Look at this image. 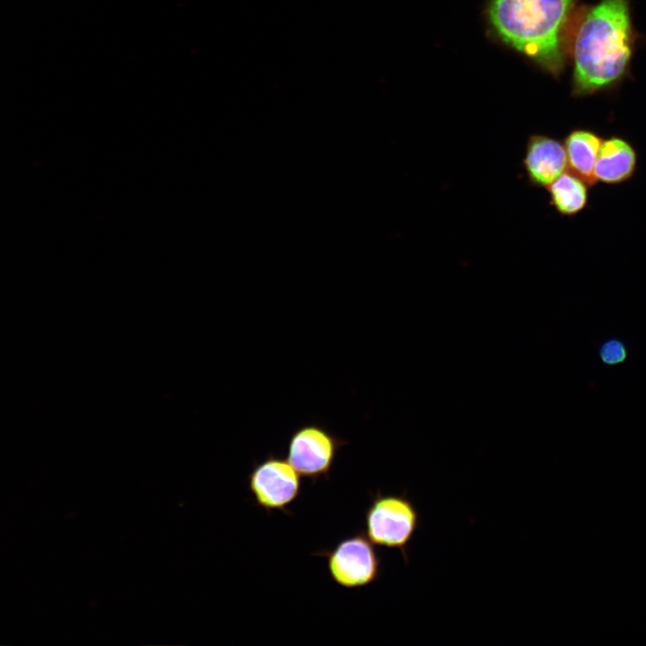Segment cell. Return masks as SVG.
Segmentation results:
<instances>
[{
    "label": "cell",
    "instance_id": "obj_1",
    "mask_svg": "<svg viewBox=\"0 0 646 646\" xmlns=\"http://www.w3.org/2000/svg\"><path fill=\"white\" fill-rule=\"evenodd\" d=\"M636 35L629 0H601L586 13L573 47V94L615 86L625 75Z\"/></svg>",
    "mask_w": 646,
    "mask_h": 646
},
{
    "label": "cell",
    "instance_id": "obj_2",
    "mask_svg": "<svg viewBox=\"0 0 646 646\" xmlns=\"http://www.w3.org/2000/svg\"><path fill=\"white\" fill-rule=\"evenodd\" d=\"M575 0H491L489 19L504 42L558 74L561 34Z\"/></svg>",
    "mask_w": 646,
    "mask_h": 646
},
{
    "label": "cell",
    "instance_id": "obj_3",
    "mask_svg": "<svg viewBox=\"0 0 646 646\" xmlns=\"http://www.w3.org/2000/svg\"><path fill=\"white\" fill-rule=\"evenodd\" d=\"M420 522L419 511L406 493L377 490L364 513V532L374 545L398 549L407 563V547Z\"/></svg>",
    "mask_w": 646,
    "mask_h": 646
},
{
    "label": "cell",
    "instance_id": "obj_4",
    "mask_svg": "<svg viewBox=\"0 0 646 646\" xmlns=\"http://www.w3.org/2000/svg\"><path fill=\"white\" fill-rule=\"evenodd\" d=\"M312 554L326 557L331 579L346 589L365 587L381 573V558L363 530L342 539L330 549Z\"/></svg>",
    "mask_w": 646,
    "mask_h": 646
},
{
    "label": "cell",
    "instance_id": "obj_5",
    "mask_svg": "<svg viewBox=\"0 0 646 646\" xmlns=\"http://www.w3.org/2000/svg\"><path fill=\"white\" fill-rule=\"evenodd\" d=\"M347 443L319 423L302 424L289 437L286 459L300 476L315 484L330 478L338 451Z\"/></svg>",
    "mask_w": 646,
    "mask_h": 646
},
{
    "label": "cell",
    "instance_id": "obj_6",
    "mask_svg": "<svg viewBox=\"0 0 646 646\" xmlns=\"http://www.w3.org/2000/svg\"><path fill=\"white\" fill-rule=\"evenodd\" d=\"M248 487L258 508L268 514L280 511L291 515L288 507L300 494L301 479L286 458L270 452L254 463L248 476Z\"/></svg>",
    "mask_w": 646,
    "mask_h": 646
},
{
    "label": "cell",
    "instance_id": "obj_7",
    "mask_svg": "<svg viewBox=\"0 0 646 646\" xmlns=\"http://www.w3.org/2000/svg\"><path fill=\"white\" fill-rule=\"evenodd\" d=\"M523 167L532 186L547 188L567 167L563 144L546 135H531L526 144Z\"/></svg>",
    "mask_w": 646,
    "mask_h": 646
},
{
    "label": "cell",
    "instance_id": "obj_8",
    "mask_svg": "<svg viewBox=\"0 0 646 646\" xmlns=\"http://www.w3.org/2000/svg\"><path fill=\"white\" fill-rule=\"evenodd\" d=\"M637 167V153L626 139L613 135L603 139L595 163L596 181L608 185L630 179Z\"/></svg>",
    "mask_w": 646,
    "mask_h": 646
},
{
    "label": "cell",
    "instance_id": "obj_9",
    "mask_svg": "<svg viewBox=\"0 0 646 646\" xmlns=\"http://www.w3.org/2000/svg\"><path fill=\"white\" fill-rule=\"evenodd\" d=\"M602 141L595 132L578 128L571 131L563 142L571 172L583 179L589 187L597 182L594 168Z\"/></svg>",
    "mask_w": 646,
    "mask_h": 646
},
{
    "label": "cell",
    "instance_id": "obj_10",
    "mask_svg": "<svg viewBox=\"0 0 646 646\" xmlns=\"http://www.w3.org/2000/svg\"><path fill=\"white\" fill-rule=\"evenodd\" d=\"M589 187L583 179L564 171L546 188L549 192L550 205L563 216H573L581 212L589 200Z\"/></svg>",
    "mask_w": 646,
    "mask_h": 646
},
{
    "label": "cell",
    "instance_id": "obj_11",
    "mask_svg": "<svg viewBox=\"0 0 646 646\" xmlns=\"http://www.w3.org/2000/svg\"><path fill=\"white\" fill-rule=\"evenodd\" d=\"M598 355L605 365H618L626 360L628 349L622 340L610 338L600 345Z\"/></svg>",
    "mask_w": 646,
    "mask_h": 646
}]
</instances>
